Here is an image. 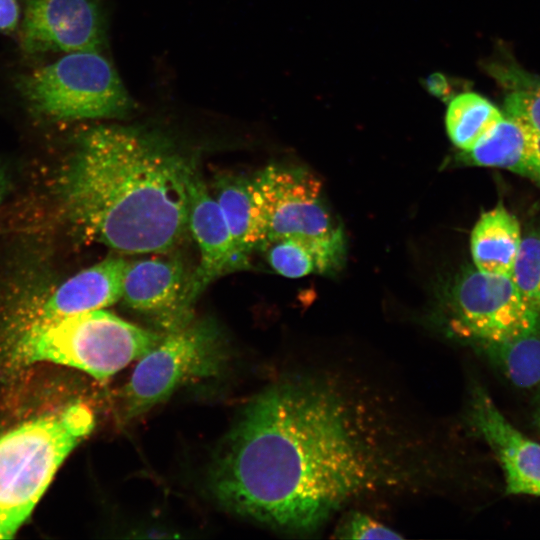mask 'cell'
<instances>
[{
  "instance_id": "cell-1",
  "label": "cell",
  "mask_w": 540,
  "mask_h": 540,
  "mask_svg": "<svg viewBox=\"0 0 540 540\" xmlns=\"http://www.w3.org/2000/svg\"><path fill=\"white\" fill-rule=\"evenodd\" d=\"M386 410L327 373L280 380L240 414L210 465L227 511L287 533H311L341 508L414 474L406 435Z\"/></svg>"
},
{
  "instance_id": "cell-2",
  "label": "cell",
  "mask_w": 540,
  "mask_h": 540,
  "mask_svg": "<svg viewBox=\"0 0 540 540\" xmlns=\"http://www.w3.org/2000/svg\"><path fill=\"white\" fill-rule=\"evenodd\" d=\"M196 168L162 132L99 125L78 138L59 190L86 240L125 254L162 253L187 234L188 186Z\"/></svg>"
},
{
  "instance_id": "cell-3",
  "label": "cell",
  "mask_w": 540,
  "mask_h": 540,
  "mask_svg": "<svg viewBox=\"0 0 540 540\" xmlns=\"http://www.w3.org/2000/svg\"><path fill=\"white\" fill-rule=\"evenodd\" d=\"M164 335L97 309L26 323L9 356L15 365L46 361L105 380L146 355Z\"/></svg>"
},
{
  "instance_id": "cell-4",
  "label": "cell",
  "mask_w": 540,
  "mask_h": 540,
  "mask_svg": "<svg viewBox=\"0 0 540 540\" xmlns=\"http://www.w3.org/2000/svg\"><path fill=\"white\" fill-rule=\"evenodd\" d=\"M94 425L90 409L76 403L0 436V539L14 537L61 464Z\"/></svg>"
},
{
  "instance_id": "cell-5",
  "label": "cell",
  "mask_w": 540,
  "mask_h": 540,
  "mask_svg": "<svg viewBox=\"0 0 540 540\" xmlns=\"http://www.w3.org/2000/svg\"><path fill=\"white\" fill-rule=\"evenodd\" d=\"M34 112L53 120L125 118L136 107L112 64L97 51L71 52L23 76Z\"/></svg>"
},
{
  "instance_id": "cell-6",
  "label": "cell",
  "mask_w": 540,
  "mask_h": 540,
  "mask_svg": "<svg viewBox=\"0 0 540 540\" xmlns=\"http://www.w3.org/2000/svg\"><path fill=\"white\" fill-rule=\"evenodd\" d=\"M253 250L284 238L344 235L330 211L321 181L298 167L269 165L249 178Z\"/></svg>"
},
{
  "instance_id": "cell-7",
  "label": "cell",
  "mask_w": 540,
  "mask_h": 540,
  "mask_svg": "<svg viewBox=\"0 0 540 540\" xmlns=\"http://www.w3.org/2000/svg\"><path fill=\"white\" fill-rule=\"evenodd\" d=\"M227 358L219 331L208 321L165 334L138 360L124 388V419L139 417L188 383L218 375Z\"/></svg>"
},
{
  "instance_id": "cell-8",
  "label": "cell",
  "mask_w": 540,
  "mask_h": 540,
  "mask_svg": "<svg viewBox=\"0 0 540 540\" xmlns=\"http://www.w3.org/2000/svg\"><path fill=\"white\" fill-rule=\"evenodd\" d=\"M451 330L473 344L540 328V312L521 296L510 276L468 268L447 298Z\"/></svg>"
},
{
  "instance_id": "cell-9",
  "label": "cell",
  "mask_w": 540,
  "mask_h": 540,
  "mask_svg": "<svg viewBox=\"0 0 540 540\" xmlns=\"http://www.w3.org/2000/svg\"><path fill=\"white\" fill-rule=\"evenodd\" d=\"M20 41L27 53L101 52L103 12L96 0H25Z\"/></svg>"
},
{
  "instance_id": "cell-10",
  "label": "cell",
  "mask_w": 540,
  "mask_h": 540,
  "mask_svg": "<svg viewBox=\"0 0 540 540\" xmlns=\"http://www.w3.org/2000/svg\"><path fill=\"white\" fill-rule=\"evenodd\" d=\"M188 281L183 262L177 258L151 257L127 262L121 298L167 334L192 322L193 309L187 302Z\"/></svg>"
},
{
  "instance_id": "cell-11",
  "label": "cell",
  "mask_w": 540,
  "mask_h": 540,
  "mask_svg": "<svg viewBox=\"0 0 540 540\" xmlns=\"http://www.w3.org/2000/svg\"><path fill=\"white\" fill-rule=\"evenodd\" d=\"M188 223L199 250L200 262L189 276L187 302L194 303L220 276L248 269L249 257L242 254L230 233L222 211L196 168L189 186Z\"/></svg>"
},
{
  "instance_id": "cell-12",
  "label": "cell",
  "mask_w": 540,
  "mask_h": 540,
  "mask_svg": "<svg viewBox=\"0 0 540 540\" xmlns=\"http://www.w3.org/2000/svg\"><path fill=\"white\" fill-rule=\"evenodd\" d=\"M467 420L495 453L508 494H525L540 483V443L515 428L480 386L471 390Z\"/></svg>"
},
{
  "instance_id": "cell-13",
  "label": "cell",
  "mask_w": 540,
  "mask_h": 540,
  "mask_svg": "<svg viewBox=\"0 0 540 540\" xmlns=\"http://www.w3.org/2000/svg\"><path fill=\"white\" fill-rule=\"evenodd\" d=\"M126 264L122 258L109 257L79 272L58 287L26 323L112 305L122 296Z\"/></svg>"
},
{
  "instance_id": "cell-14",
  "label": "cell",
  "mask_w": 540,
  "mask_h": 540,
  "mask_svg": "<svg viewBox=\"0 0 540 540\" xmlns=\"http://www.w3.org/2000/svg\"><path fill=\"white\" fill-rule=\"evenodd\" d=\"M470 165L507 169L539 179L540 134L524 121L504 115L470 151L460 154Z\"/></svg>"
},
{
  "instance_id": "cell-15",
  "label": "cell",
  "mask_w": 540,
  "mask_h": 540,
  "mask_svg": "<svg viewBox=\"0 0 540 540\" xmlns=\"http://www.w3.org/2000/svg\"><path fill=\"white\" fill-rule=\"evenodd\" d=\"M517 218L502 203L481 214L471 232V255L482 272L509 276L521 242Z\"/></svg>"
},
{
  "instance_id": "cell-16",
  "label": "cell",
  "mask_w": 540,
  "mask_h": 540,
  "mask_svg": "<svg viewBox=\"0 0 540 540\" xmlns=\"http://www.w3.org/2000/svg\"><path fill=\"white\" fill-rule=\"evenodd\" d=\"M263 252L271 268L287 278L325 274L342 266L345 236L331 238L289 237L270 244Z\"/></svg>"
},
{
  "instance_id": "cell-17",
  "label": "cell",
  "mask_w": 540,
  "mask_h": 540,
  "mask_svg": "<svg viewBox=\"0 0 540 540\" xmlns=\"http://www.w3.org/2000/svg\"><path fill=\"white\" fill-rule=\"evenodd\" d=\"M517 387L540 383V328L473 344Z\"/></svg>"
},
{
  "instance_id": "cell-18",
  "label": "cell",
  "mask_w": 540,
  "mask_h": 540,
  "mask_svg": "<svg viewBox=\"0 0 540 540\" xmlns=\"http://www.w3.org/2000/svg\"><path fill=\"white\" fill-rule=\"evenodd\" d=\"M504 115L483 96L466 92L455 96L445 117L451 142L463 152L472 150Z\"/></svg>"
},
{
  "instance_id": "cell-19",
  "label": "cell",
  "mask_w": 540,
  "mask_h": 540,
  "mask_svg": "<svg viewBox=\"0 0 540 540\" xmlns=\"http://www.w3.org/2000/svg\"><path fill=\"white\" fill-rule=\"evenodd\" d=\"M217 201L238 250L249 257L253 251L252 200L249 178L240 175L221 174L213 183Z\"/></svg>"
},
{
  "instance_id": "cell-20",
  "label": "cell",
  "mask_w": 540,
  "mask_h": 540,
  "mask_svg": "<svg viewBox=\"0 0 540 540\" xmlns=\"http://www.w3.org/2000/svg\"><path fill=\"white\" fill-rule=\"evenodd\" d=\"M509 276L523 299L540 312V230L521 238Z\"/></svg>"
},
{
  "instance_id": "cell-21",
  "label": "cell",
  "mask_w": 540,
  "mask_h": 540,
  "mask_svg": "<svg viewBox=\"0 0 540 540\" xmlns=\"http://www.w3.org/2000/svg\"><path fill=\"white\" fill-rule=\"evenodd\" d=\"M505 111L540 134V84H518L505 99Z\"/></svg>"
},
{
  "instance_id": "cell-22",
  "label": "cell",
  "mask_w": 540,
  "mask_h": 540,
  "mask_svg": "<svg viewBox=\"0 0 540 540\" xmlns=\"http://www.w3.org/2000/svg\"><path fill=\"white\" fill-rule=\"evenodd\" d=\"M342 539H401L403 536L376 519L362 513H349L335 531Z\"/></svg>"
},
{
  "instance_id": "cell-23",
  "label": "cell",
  "mask_w": 540,
  "mask_h": 540,
  "mask_svg": "<svg viewBox=\"0 0 540 540\" xmlns=\"http://www.w3.org/2000/svg\"><path fill=\"white\" fill-rule=\"evenodd\" d=\"M19 20V7L16 0H0V31L12 32Z\"/></svg>"
},
{
  "instance_id": "cell-24",
  "label": "cell",
  "mask_w": 540,
  "mask_h": 540,
  "mask_svg": "<svg viewBox=\"0 0 540 540\" xmlns=\"http://www.w3.org/2000/svg\"><path fill=\"white\" fill-rule=\"evenodd\" d=\"M425 85L433 95L439 98L449 97L450 86L448 79L444 75L439 73L432 74L426 79Z\"/></svg>"
},
{
  "instance_id": "cell-25",
  "label": "cell",
  "mask_w": 540,
  "mask_h": 540,
  "mask_svg": "<svg viewBox=\"0 0 540 540\" xmlns=\"http://www.w3.org/2000/svg\"><path fill=\"white\" fill-rule=\"evenodd\" d=\"M527 495H533V496H538V497H540V483L537 484V485H535L534 487H532V488L528 491Z\"/></svg>"
},
{
  "instance_id": "cell-26",
  "label": "cell",
  "mask_w": 540,
  "mask_h": 540,
  "mask_svg": "<svg viewBox=\"0 0 540 540\" xmlns=\"http://www.w3.org/2000/svg\"><path fill=\"white\" fill-rule=\"evenodd\" d=\"M3 191H4V179H3L2 174L0 173V199L3 195Z\"/></svg>"
},
{
  "instance_id": "cell-27",
  "label": "cell",
  "mask_w": 540,
  "mask_h": 540,
  "mask_svg": "<svg viewBox=\"0 0 540 540\" xmlns=\"http://www.w3.org/2000/svg\"><path fill=\"white\" fill-rule=\"evenodd\" d=\"M536 419H537L538 425L540 426V410H539V412L537 413V418H536Z\"/></svg>"
},
{
  "instance_id": "cell-28",
  "label": "cell",
  "mask_w": 540,
  "mask_h": 540,
  "mask_svg": "<svg viewBox=\"0 0 540 540\" xmlns=\"http://www.w3.org/2000/svg\"><path fill=\"white\" fill-rule=\"evenodd\" d=\"M539 180H540V176H539Z\"/></svg>"
}]
</instances>
